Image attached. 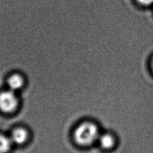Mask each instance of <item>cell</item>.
Instances as JSON below:
<instances>
[{
	"label": "cell",
	"mask_w": 153,
	"mask_h": 153,
	"mask_svg": "<svg viewBox=\"0 0 153 153\" xmlns=\"http://www.w3.org/2000/svg\"><path fill=\"white\" fill-rule=\"evenodd\" d=\"M7 83L8 89L16 92L23 87L24 81L21 75L15 74L11 75L8 78Z\"/></svg>",
	"instance_id": "cell-5"
},
{
	"label": "cell",
	"mask_w": 153,
	"mask_h": 153,
	"mask_svg": "<svg viewBox=\"0 0 153 153\" xmlns=\"http://www.w3.org/2000/svg\"><path fill=\"white\" fill-rule=\"evenodd\" d=\"M100 134L96 123L91 121H85L78 124L74 130V138L78 145L87 146L97 142Z\"/></svg>",
	"instance_id": "cell-1"
},
{
	"label": "cell",
	"mask_w": 153,
	"mask_h": 153,
	"mask_svg": "<svg viewBox=\"0 0 153 153\" xmlns=\"http://www.w3.org/2000/svg\"><path fill=\"white\" fill-rule=\"evenodd\" d=\"M13 144L10 136L0 134V153L7 152Z\"/></svg>",
	"instance_id": "cell-6"
},
{
	"label": "cell",
	"mask_w": 153,
	"mask_h": 153,
	"mask_svg": "<svg viewBox=\"0 0 153 153\" xmlns=\"http://www.w3.org/2000/svg\"><path fill=\"white\" fill-rule=\"evenodd\" d=\"M151 66H152V69L153 70V58H152V62H151Z\"/></svg>",
	"instance_id": "cell-8"
},
{
	"label": "cell",
	"mask_w": 153,
	"mask_h": 153,
	"mask_svg": "<svg viewBox=\"0 0 153 153\" xmlns=\"http://www.w3.org/2000/svg\"><path fill=\"white\" fill-rule=\"evenodd\" d=\"M97 142L103 149H110L115 146L116 140L112 134L110 133H100Z\"/></svg>",
	"instance_id": "cell-3"
},
{
	"label": "cell",
	"mask_w": 153,
	"mask_h": 153,
	"mask_svg": "<svg viewBox=\"0 0 153 153\" xmlns=\"http://www.w3.org/2000/svg\"><path fill=\"white\" fill-rule=\"evenodd\" d=\"M10 137L13 144L21 145L26 141L28 137V133L26 129L19 127L12 131Z\"/></svg>",
	"instance_id": "cell-4"
},
{
	"label": "cell",
	"mask_w": 153,
	"mask_h": 153,
	"mask_svg": "<svg viewBox=\"0 0 153 153\" xmlns=\"http://www.w3.org/2000/svg\"><path fill=\"white\" fill-rule=\"evenodd\" d=\"M137 1L143 5H149L153 4V0H137Z\"/></svg>",
	"instance_id": "cell-7"
},
{
	"label": "cell",
	"mask_w": 153,
	"mask_h": 153,
	"mask_svg": "<svg viewBox=\"0 0 153 153\" xmlns=\"http://www.w3.org/2000/svg\"><path fill=\"white\" fill-rule=\"evenodd\" d=\"M19 103L15 91L10 89L0 93V109L5 113H10L15 111Z\"/></svg>",
	"instance_id": "cell-2"
}]
</instances>
